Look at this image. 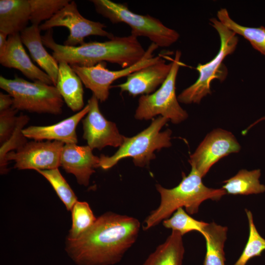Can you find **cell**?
Returning <instances> with one entry per match:
<instances>
[{
  "label": "cell",
  "mask_w": 265,
  "mask_h": 265,
  "mask_svg": "<svg viewBox=\"0 0 265 265\" xmlns=\"http://www.w3.org/2000/svg\"><path fill=\"white\" fill-rule=\"evenodd\" d=\"M140 228L133 217L106 212L78 238L66 239L65 249L78 265H113L134 243Z\"/></svg>",
  "instance_id": "cell-1"
},
{
  "label": "cell",
  "mask_w": 265,
  "mask_h": 265,
  "mask_svg": "<svg viewBox=\"0 0 265 265\" xmlns=\"http://www.w3.org/2000/svg\"><path fill=\"white\" fill-rule=\"evenodd\" d=\"M53 33V29H49L41 38L44 46L52 51V56L58 63L65 61L70 65L91 67L108 62L126 68L138 62L146 52L137 37L131 34L72 47L56 43Z\"/></svg>",
  "instance_id": "cell-2"
},
{
  "label": "cell",
  "mask_w": 265,
  "mask_h": 265,
  "mask_svg": "<svg viewBox=\"0 0 265 265\" xmlns=\"http://www.w3.org/2000/svg\"><path fill=\"white\" fill-rule=\"evenodd\" d=\"M202 178L191 168L188 175L182 173V180L175 187L166 188L157 184L156 187L160 196V204L146 218L143 230L146 231L158 225L170 217L180 208H185L190 214L196 213L204 201L208 199L218 201L227 193L222 188L207 187L202 183Z\"/></svg>",
  "instance_id": "cell-3"
},
{
  "label": "cell",
  "mask_w": 265,
  "mask_h": 265,
  "mask_svg": "<svg viewBox=\"0 0 265 265\" xmlns=\"http://www.w3.org/2000/svg\"><path fill=\"white\" fill-rule=\"evenodd\" d=\"M153 120L148 127L136 135L126 137L114 154L111 156L101 155L99 167L109 169L126 158H132L135 166L143 167L156 158V150L171 146L172 131L170 129L160 131L169 120L161 116Z\"/></svg>",
  "instance_id": "cell-4"
},
{
  "label": "cell",
  "mask_w": 265,
  "mask_h": 265,
  "mask_svg": "<svg viewBox=\"0 0 265 265\" xmlns=\"http://www.w3.org/2000/svg\"><path fill=\"white\" fill-rule=\"evenodd\" d=\"M97 13L113 24L125 23L131 28V35L149 38L159 47H167L180 37L175 30L165 26L158 19L148 14H138L132 11L127 5L109 0H90Z\"/></svg>",
  "instance_id": "cell-5"
},
{
  "label": "cell",
  "mask_w": 265,
  "mask_h": 265,
  "mask_svg": "<svg viewBox=\"0 0 265 265\" xmlns=\"http://www.w3.org/2000/svg\"><path fill=\"white\" fill-rule=\"evenodd\" d=\"M210 23L219 35L220 49L211 60L205 64H198L196 68L199 73L197 80L177 97L181 103L199 104L204 97L211 93L210 86L212 80L218 79L222 81L226 78L227 70L223 61L227 55L235 51L238 39L236 34L217 19L211 18Z\"/></svg>",
  "instance_id": "cell-6"
},
{
  "label": "cell",
  "mask_w": 265,
  "mask_h": 265,
  "mask_svg": "<svg viewBox=\"0 0 265 265\" xmlns=\"http://www.w3.org/2000/svg\"><path fill=\"white\" fill-rule=\"evenodd\" d=\"M0 87L12 97V107L18 111L53 115L62 112L64 101L53 85L30 82L18 76L13 79L0 76Z\"/></svg>",
  "instance_id": "cell-7"
},
{
  "label": "cell",
  "mask_w": 265,
  "mask_h": 265,
  "mask_svg": "<svg viewBox=\"0 0 265 265\" xmlns=\"http://www.w3.org/2000/svg\"><path fill=\"white\" fill-rule=\"evenodd\" d=\"M181 55L180 51H176L170 73L160 87L152 94L139 97L134 114L136 119H153L159 115L177 124L188 117L187 112L179 105L176 94V79L182 65Z\"/></svg>",
  "instance_id": "cell-8"
},
{
  "label": "cell",
  "mask_w": 265,
  "mask_h": 265,
  "mask_svg": "<svg viewBox=\"0 0 265 265\" xmlns=\"http://www.w3.org/2000/svg\"><path fill=\"white\" fill-rule=\"evenodd\" d=\"M158 48L157 45L152 43L146 50L143 57L138 62L119 70L111 71L107 69L106 62L99 63L91 67L70 65L85 87L90 89L99 101L103 102L108 99L109 89L114 81L161 59L160 55L154 56L153 54Z\"/></svg>",
  "instance_id": "cell-9"
},
{
  "label": "cell",
  "mask_w": 265,
  "mask_h": 265,
  "mask_svg": "<svg viewBox=\"0 0 265 265\" xmlns=\"http://www.w3.org/2000/svg\"><path fill=\"white\" fill-rule=\"evenodd\" d=\"M56 26L66 27L69 30V35L63 43L67 46L82 45L85 38L90 35L106 37L108 39L114 36L105 29L106 26L104 24L83 17L74 0H71L51 19L40 24L39 29L47 31Z\"/></svg>",
  "instance_id": "cell-10"
},
{
  "label": "cell",
  "mask_w": 265,
  "mask_h": 265,
  "mask_svg": "<svg viewBox=\"0 0 265 265\" xmlns=\"http://www.w3.org/2000/svg\"><path fill=\"white\" fill-rule=\"evenodd\" d=\"M240 146L232 132L221 129L210 132L190 156L188 162L203 178L221 158L238 153Z\"/></svg>",
  "instance_id": "cell-11"
},
{
  "label": "cell",
  "mask_w": 265,
  "mask_h": 265,
  "mask_svg": "<svg viewBox=\"0 0 265 265\" xmlns=\"http://www.w3.org/2000/svg\"><path fill=\"white\" fill-rule=\"evenodd\" d=\"M64 145L57 141H30L19 149L9 152L6 161H14V168L19 170L37 171L57 168L60 166V156Z\"/></svg>",
  "instance_id": "cell-12"
},
{
  "label": "cell",
  "mask_w": 265,
  "mask_h": 265,
  "mask_svg": "<svg viewBox=\"0 0 265 265\" xmlns=\"http://www.w3.org/2000/svg\"><path fill=\"white\" fill-rule=\"evenodd\" d=\"M89 111L82 120V137L92 150H99L106 146L119 147L126 136L119 132L116 124L107 120L101 113L99 100L92 94L88 100Z\"/></svg>",
  "instance_id": "cell-13"
},
{
  "label": "cell",
  "mask_w": 265,
  "mask_h": 265,
  "mask_svg": "<svg viewBox=\"0 0 265 265\" xmlns=\"http://www.w3.org/2000/svg\"><path fill=\"white\" fill-rule=\"evenodd\" d=\"M100 157L93 154L88 145L64 144L60 156V164L65 171L75 176L78 183L87 186L91 176L99 167Z\"/></svg>",
  "instance_id": "cell-14"
},
{
  "label": "cell",
  "mask_w": 265,
  "mask_h": 265,
  "mask_svg": "<svg viewBox=\"0 0 265 265\" xmlns=\"http://www.w3.org/2000/svg\"><path fill=\"white\" fill-rule=\"evenodd\" d=\"M172 62L166 64L162 58L158 62L138 70L127 77L126 80L115 87L121 92L135 96L154 93L164 82L169 75Z\"/></svg>",
  "instance_id": "cell-15"
},
{
  "label": "cell",
  "mask_w": 265,
  "mask_h": 265,
  "mask_svg": "<svg viewBox=\"0 0 265 265\" xmlns=\"http://www.w3.org/2000/svg\"><path fill=\"white\" fill-rule=\"evenodd\" d=\"M0 63L5 67L19 70L33 81L53 85L51 78L31 60L24 48L20 33L8 35L6 48L0 53Z\"/></svg>",
  "instance_id": "cell-16"
},
{
  "label": "cell",
  "mask_w": 265,
  "mask_h": 265,
  "mask_svg": "<svg viewBox=\"0 0 265 265\" xmlns=\"http://www.w3.org/2000/svg\"><path fill=\"white\" fill-rule=\"evenodd\" d=\"M87 104L80 111L57 123L48 126H30L23 130L24 135L36 141H57L64 144H77V127L89 111Z\"/></svg>",
  "instance_id": "cell-17"
},
{
  "label": "cell",
  "mask_w": 265,
  "mask_h": 265,
  "mask_svg": "<svg viewBox=\"0 0 265 265\" xmlns=\"http://www.w3.org/2000/svg\"><path fill=\"white\" fill-rule=\"evenodd\" d=\"M39 26L31 25L21 33L23 45L28 49L32 59L52 79L56 86L58 72V63L46 51L42 42Z\"/></svg>",
  "instance_id": "cell-18"
},
{
  "label": "cell",
  "mask_w": 265,
  "mask_h": 265,
  "mask_svg": "<svg viewBox=\"0 0 265 265\" xmlns=\"http://www.w3.org/2000/svg\"><path fill=\"white\" fill-rule=\"evenodd\" d=\"M82 84L69 63L65 61L58 63L55 87L68 107L74 112H79L84 107Z\"/></svg>",
  "instance_id": "cell-19"
},
{
  "label": "cell",
  "mask_w": 265,
  "mask_h": 265,
  "mask_svg": "<svg viewBox=\"0 0 265 265\" xmlns=\"http://www.w3.org/2000/svg\"><path fill=\"white\" fill-rule=\"evenodd\" d=\"M28 0H0V32L10 35L21 33L30 22Z\"/></svg>",
  "instance_id": "cell-20"
},
{
  "label": "cell",
  "mask_w": 265,
  "mask_h": 265,
  "mask_svg": "<svg viewBox=\"0 0 265 265\" xmlns=\"http://www.w3.org/2000/svg\"><path fill=\"white\" fill-rule=\"evenodd\" d=\"M182 236L172 231L165 241L159 245L143 265H182L185 253Z\"/></svg>",
  "instance_id": "cell-21"
},
{
  "label": "cell",
  "mask_w": 265,
  "mask_h": 265,
  "mask_svg": "<svg viewBox=\"0 0 265 265\" xmlns=\"http://www.w3.org/2000/svg\"><path fill=\"white\" fill-rule=\"evenodd\" d=\"M228 228L214 222L207 223L202 235L206 242L203 265H225L224 243Z\"/></svg>",
  "instance_id": "cell-22"
},
{
  "label": "cell",
  "mask_w": 265,
  "mask_h": 265,
  "mask_svg": "<svg viewBox=\"0 0 265 265\" xmlns=\"http://www.w3.org/2000/svg\"><path fill=\"white\" fill-rule=\"evenodd\" d=\"M261 175L259 169L251 171L241 169L234 176L224 181L222 188L227 193L233 195H247L263 193L265 191V185L260 182Z\"/></svg>",
  "instance_id": "cell-23"
},
{
  "label": "cell",
  "mask_w": 265,
  "mask_h": 265,
  "mask_svg": "<svg viewBox=\"0 0 265 265\" xmlns=\"http://www.w3.org/2000/svg\"><path fill=\"white\" fill-rule=\"evenodd\" d=\"M217 19L235 34L248 40L253 48L265 55V27H252L240 25L230 16L226 8L217 11Z\"/></svg>",
  "instance_id": "cell-24"
},
{
  "label": "cell",
  "mask_w": 265,
  "mask_h": 265,
  "mask_svg": "<svg viewBox=\"0 0 265 265\" xmlns=\"http://www.w3.org/2000/svg\"><path fill=\"white\" fill-rule=\"evenodd\" d=\"M72 226L66 239H77L94 223L97 218L95 216L88 203L77 201L72 210Z\"/></svg>",
  "instance_id": "cell-25"
},
{
  "label": "cell",
  "mask_w": 265,
  "mask_h": 265,
  "mask_svg": "<svg viewBox=\"0 0 265 265\" xmlns=\"http://www.w3.org/2000/svg\"><path fill=\"white\" fill-rule=\"evenodd\" d=\"M29 121L26 115L21 114L18 116L16 126L10 137L2 144L0 147V171L1 174H5L8 172V163L6 161L7 154L12 151H15L28 141L24 135L23 130Z\"/></svg>",
  "instance_id": "cell-26"
},
{
  "label": "cell",
  "mask_w": 265,
  "mask_h": 265,
  "mask_svg": "<svg viewBox=\"0 0 265 265\" xmlns=\"http://www.w3.org/2000/svg\"><path fill=\"white\" fill-rule=\"evenodd\" d=\"M51 185L56 194L68 211H71L77 197L66 180L60 173L58 168L50 170H38Z\"/></svg>",
  "instance_id": "cell-27"
},
{
  "label": "cell",
  "mask_w": 265,
  "mask_h": 265,
  "mask_svg": "<svg viewBox=\"0 0 265 265\" xmlns=\"http://www.w3.org/2000/svg\"><path fill=\"white\" fill-rule=\"evenodd\" d=\"M207 223L193 218L183 208L178 209L172 216L162 221L165 228L176 231L182 236L192 231H197L202 235Z\"/></svg>",
  "instance_id": "cell-28"
},
{
  "label": "cell",
  "mask_w": 265,
  "mask_h": 265,
  "mask_svg": "<svg viewBox=\"0 0 265 265\" xmlns=\"http://www.w3.org/2000/svg\"><path fill=\"white\" fill-rule=\"evenodd\" d=\"M249 224V237L248 241L241 255L235 265H246L251 258L261 256L265 250V239L259 233L254 223L251 211L245 209Z\"/></svg>",
  "instance_id": "cell-29"
},
{
  "label": "cell",
  "mask_w": 265,
  "mask_h": 265,
  "mask_svg": "<svg viewBox=\"0 0 265 265\" xmlns=\"http://www.w3.org/2000/svg\"><path fill=\"white\" fill-rule=\"evenodd\" d=\"M69 0H28L30 7V22L39 26L44 21L51 19L66 6Z\"/></svg>",
  "instance_id": "cell-30"
},
{
  "label": "cell",
  "mask_w": 265,
  "mask_h": 265,
  "mask_svg": "<svg viewBox=\"0 0 265 265\" xmlns=\"http://www.w3.org/2000/svg\"><path fill=\"white\" fill-rule=\"evenodd\" d=\"M18 110L12 107L0 111V143L6 141L11 135L16 126Z\"/></svg>",
  "instance_id": "cell-31"
},
{
  "label": "cell",
  "mask_w": 265,
  "mask_h": 265,
  "mask_svg": "<svg viewBox=\"0 0 265 265\" xmlns=\"http://www.w3.org/2000/svg\"><path fill=\"white\" fill-rule=\"evenodd\" d=\"M13 103V99L9 94L0 92V111L11 107Z\"/></svg>",
  "instance_id": "cell-32"
},
{
  "label": "cell",
  "mask_w": 265,
  "mask_h": 265,
  "mask_svg": "<svg viewBox=\"0 0 265 265\" xmlns=\"http://www.w3.org/2000/svg\"><path fill=\"white\" fill-rule=\"evenodd\" d=\"M8 36L5 33L0 32V53H2L6 48Z\"/></svg>",
  "instance_id": "cell-33"
},
{
  "label": "cell",
  "mask_w": 265,
  "mask_h": 265,
  "mask_svg": "<svg viewBox=\"0 0 265 265\" xmlns=\"http://www.w3.org/2000/svg\"><path fill=\"white\" fill-rule=\"evenodd\" d=\"M265 120V116L261 117L259 120H257L256 122H255L253 124L251 125L247 129H245L243 132L242 134H245L253 126L257 124L258 123L260 122V121H263Z\"/></svg>",
  "instance_id": "cell-34"
}]
</instances>
